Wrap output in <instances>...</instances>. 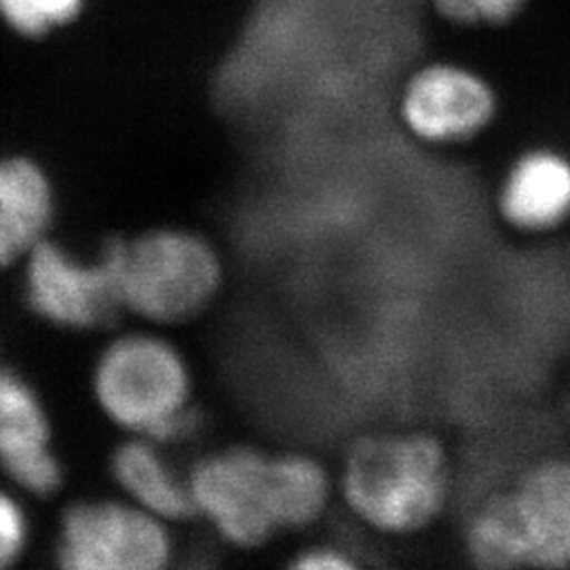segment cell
Instances as JSON below:
<instances>
[{"label":"cell","mask_w":570,"mask_h":570,"mask_svg":"<svg viewBox=\"0 0 570 570\" xmlns=\"http://www.w3.org/2000/svg\"><path fill=\"white\" fill-rule=\"evenodd\" d=\"M452 469L444 444L419 431L376 433L346 452L336 497L370 532L414 537L446 510Z\"/></svg>","instance_id":"obj_1"},{"label":"cell","mask_w":570,"mask_h":570,"mask_svg":"<svg viewBox=\"0 0 570 570\" xmlns=\"http://www.w3.org/2000/svg\"><path fill=\"white\" fill-rule=\"evenodd\" d=\"M463 543L478 569H569V459L537 461L489 494L469 513Z\"/></svg>","instance_id":"obj_2"},{"label":"cell","mask_w":570,"mask_h":570,"mask_svg":"<svg viewBox=\"0 0 570 570\" xmlns=\"http://www.w3.org/2000/svg\"><path fill=\"white\" fill-rule=\"evenodd\" d=\"M122 311L157 326H183L202 317L223 292L225 263L204 235L153 228L104 247Z\"/></svg>","instance_id":"obj_3"},{"label":"cell","mask_w":570,"mask_h":570,"mask_svg":"<svg viewBox=\"0 0 570 570\" xmlns=\"http://www.w3.org/2000/svg\"><path fill=\"white\" fill-rule=\"evenodd\" d=\"M94 393L115 425L164 446L197 428L193 372L164 336L134 332L115 338L96 364Z\"/></svg>","instance_id":"obj_4"},{"label":"cell","mask_w":570,"mask_h":570,"mask_svg":"<svg viewBox=\"0 0 570 570\" xmlns=\"http://www.w3.org/2000/svg\"><path fill=\"white\" fill-rule=\"evenodd\" d=\"M195 520L235 550H258L282 534L273 454L252 446L214 450L186 473Z\"/></svg>","instance_id":"obj_5"},{"label":"cell","mask_w":570,"mask_h":570,"mask_svg":"<svg viewBox=\"0 0 570 570\" xmlns=\"http://www.w3.org/2000/svg\"><path fill=\"white\" fill-rule=\"evenodd\" d=\"M171 558L169 524L127 499L77 503L61 518L63 569L161 570Z\"/></svg>","instance_id":"obj_6"},{"label":"cell","mask_w":570,"mask_h":570,"mask_svg":"<svg viewBox=\"0 0 570 570\" xmlns=\"http://www.w3.org/2000/svg\"><path fill=\"white\" fill-rule=\"evenodd\" d=\"M499 100L490 82L465 66L433 61L404 82L397 117L407 134L429 146L478 138L494 121Z\"/></svg>","instance_id":"obj_7"},{"label":"cell","mask_w":570,"mask_h":570,"mask_svg":"<svg viewBox=\"0 0 570 570\" xmlns=\"http://www.w3.org/2000/svg\"><path fill=\"white\" fill-rule=\"evenodd\" d=\"M26 298L37 315L79 330L108 326L122 311L104 249L98 261L82 263L47 239L28 254Z\"/></svg>","instance_id":"obj_8"},{"label":"cell","mask_w":570,"mask_h":570,"mask_svg":"<svg viewBox=\"0 0 570 570\" xmlns=\"http://www.w3.org/2000/svg\"><path fill=\"white\" fill-rule=\"evenodd\" d=\"M0 465L32 494H51L61 468L49 449V423L37 393L11 370L0 367Z\"/></svg>","instance_id":"obj_9"},{"label":"cell","mask_w":570,"mask_h":570,"mask_svg":"<svg viewBox=\"0 0 570 570\" xmlns=\"http://www.w3.org/2000/svg\"><path fill=\"white\" fill-rule=\"evenodd\" d=\"M497 209L518 233H550L570 218V159L551 148L520 155L503 176Z\"/></svg>","instance_id":"obj_10"},{"label":"cell","mask_w":570,"mask_h":570,"mask_svg":"<svg viewBox=\"0 0 570 570\" xmlns=\"http://www.w3.org/2000/svg\"><path fill=\"white\" fill-rule=\"evenodd\" d=\"M110 469L127 501L167 524L195 520L188 478L167 461L164 444L134 435L115 450Z\"/></svg>","instance_id":"obj_11"},{"label":"cell","mask_w":570,"mask_h":570,"mask_svg":"<svg viewBox=\"0 0 570 570\" xmlns=\"http://www.w3.org/2000/svg\"><path fill=\"white\" fill-rule=\"evenodd\" d=\"M51 218L53 193L41 167L26 157L0 159V266L28 258Z\"/></svg>","instance_id":"obj_12"},{"label":"cell","mask_w":570,"mask_h":570,"mask_svg":"<svg viewBox=\"0 0 570 570\" xmlns=\"http://www.w3.org/2000/svg\"><path fill=\"white\" fill-rule=\"evenodd\" d=\"M273 478L282 534L317 524L336 497V478L305 452L273 454Z\"/></svg>","instance_id":"obj_13"},{"label":"cell","mask_w":570,"mask_h":570,"mask_svg":"<svg viewBox=\"0 0 570 570\" xmlns=\"http://www.w3.org/2000/svg\"><path fill=\"white\" fill-rule=\"evenodd\" d=\"M85 0H0V18L23 37H42L77 20Z\"/></svg>","instance_id":"obj_14"},{"label":"cell","mask_w":570,"mask_h":570,"mask_svg":"<svg viewBox=\"0 0 570 570\" xmlns=\"http://www.w3.org/2000/svg\"><path fill=\"white\" fill-rule=\"evenodd\" d=\"M527 0H433L442 18L461 26H501L513 20Z\"/></svg>","instance_id":"obj_15"},{"label":"cell","mask_w":570,"mask_h":570,"mask_svg":"<svg viewBox=\"0 0 570 570\" xmlns=\"http://www.w3.org/2000/svg\"><path fill=\"white\" fill-rule=\"evenodd\" d=\"M26 546V518L20 505L0 494V569L13 564Z\"/></svg>","instance_id":"obj_16"},{"label":"cell","mask_w":570,"mask_h":570,"mask_svg":"<svg viewBox=\"0 0 570 570\" xmlns=\"http://www.w3.org/2000/svg\"><path fill=\"white\" fill-rule=\"evenodd\" d=\"M357 567L360 560L353 551L336 543H311L289 560V569L294 570H353Z\"/></svg>","instance_id":"obj_17"}]
</instances>
